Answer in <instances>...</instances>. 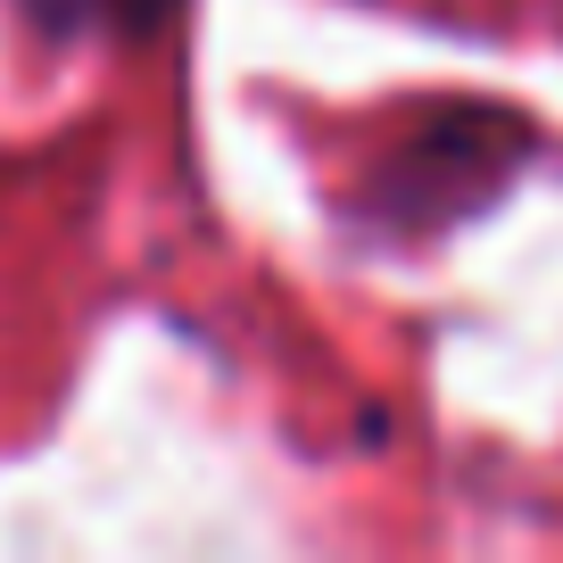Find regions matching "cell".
<instances>
[{
  "instance_id": "obj_1",
  "label": "cell",
  "mask_w": 563,
  "mask_h": 563,
  "mask_svg": "<svg viewBox=\"0 0 563 563\" xmlns=\"http://www.w3.org/2000/svg\"><path fill=\"white\" fill-rule=\"evenodd\" d=\"M18 9H25V18H34V25H51V34H75L91 0H18Z\"/></svg>"
},
{
  "instance_id": "obj_2",
  "label": "cell",
  "mask_w": 563,
  "mask_h": 563,
  "mask_svg": "<svg viewBox=\"0 0 563 563\" xmlns=\"http://www.w3.org/2000/svg\"><path fill=\"white\" fill-rule=\"evenodd\" d=\"M166 9H175V0H117V18L133 25V34H158V25H166Z\"/></svg>"
}]
</instances>
